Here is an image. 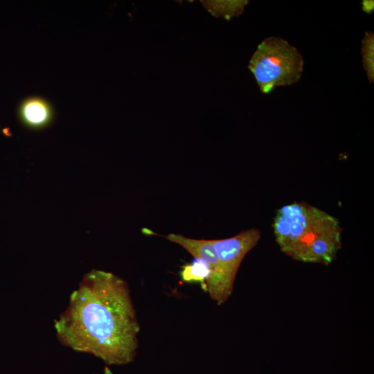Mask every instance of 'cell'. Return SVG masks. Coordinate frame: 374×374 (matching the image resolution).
I'll list each match as a JSON object with an SVG mask.
<instances>
[{"label":"cell","instance_id":"cell-1","mask_svg":"<svg viewBox=\"0 0 374 374\" xmlns=\"http://www.w3.org/2000/svg\"><path fill=\"white\" fill-rule=\"evenodd\" d=\"M55 328L64 346L108 365L126 364L136 357L140 326L130 291L125 280L111 272L86 274Z\"/></svg>","mask_w":374,"mask_h":374},{"label":"cell","instance_id":"cell-2","mask_svg":"<svg viewBox=\"0 0 374 374\" xmlns=\"http://www.w3.org/2000/svg\"><path fill=\"white\" fill-rule=\"evenodd\" d=\"M272 228L282 252L298 261L328 265L341 247L338 219L305 202L278 209Z\"/></svg>","mask_w":374,"mask_h":374},{"label":"cell","instance_id":"cell-3","mask_svg":"<svg viewBox=\"0 0 374 374\" xmlns=\"http://www.w3.org/2000/svg\"><path fill=\"white\" fill-rule=\"evenodd\" d=\"M301 53L287 41L278 37L265 38L257 47L248 66L262 93L297 82L303 71Z\"/></svg>","mask_w":374,"mask_h":374},{"label":"cell","instance_id":"cell-4","mask_svg":"<svg viewBox=\"0 0 374 374\" xmlns=\"http://www.w3.org/2000/svg\"><path fill=\"white\" fill-rule=\"evenodd\" d=\"M188 251L195 258L205 261L211 270V276L206 283V292L217 305L223 304L231 296L233 285L227 280L213 248L212 240H197L180 234L170 233L165 236Z\"/></svg>","mask_w":374,"mask_h":374},{"label":"cell","instance_id":"cell-5","mask_svg":"<svg viewBox=\"0 0 374 374\" xmlns=\"http://www.w3.org/2000/svg\"><path fill=\"white\" fill-rule=\"evenodd\" d=\"M260 238V231L250 229L231 238L212 240L213 248L222 269L230 283L233 285L239 267L246 254Z\"/></svg>","mask_w":374,"mask_h":374},{"label":"cell","instance_id":"cell-6","mask_svg":"<svg viewBox=\"0 0 374 374\" xmlns=\"http://www.w3.org/2000/svg\"><path fill=\"white\" fill-rule=\"evenodd\" d=\"M19 117L26 126L39 130L52 122L53 112L51 105L44 98L30 97L21 104Z\"/></svg>","mask_w":374,"mask_h":374},{"label":"cell","instance_id":"cell-7","mask_svg":"<svg viewBox=\"0 0 374 374\" xmlns=\"http://www.w3.org/2000/svg\"><path fill=\"white\" fill-rule=\"evenodd\" d=\"M180 275L184 282H199L203 290L206 292V283L211 276V270L203 260L195 258L192 263L183 265Z\"/></svg>","mask_w":374,"mask_h":374},{"label":"cell","instance_id":"cell-8","mask_svg":"<svg viewBox=\"0 0 374 374\" xmlns=\"http://www.w3.org/2000/svg\"><path fill=\"white\" fill-rule=\"evenodd\" d=\"M362 55L364 69L369 82H374V33L366 31L362 40Z\"/></svg>","mask_w":374,"mask_h":374},{"label":"cell","instance_id":"cell-9","mask_svg":"<svg viewBox=\"0 0 374 374\" xmlns=\"http://www.w3.org/2000/svg\"><path fill=\"white\" fill-rule=\"evenodd\" d=\"M247 3V1H215L211 3L213 6H210V8H213V15L229 19L239 15Z\"/></svg>","mask_w":374,"mask_h":374},{"label":"cell","instance_id":"cell-10","mask_svg":"<svg viewBox=\"0 0 374 374\" xmlns=\"http://www.w3.org/2000/svg\"><path fill=\"white\" fill-rule=\"evenodd\" d=\"M362 8L364 12L371 14L374 10V1L373 0L362 1Z\"/></svg>","mask_w":374,"mask_h":374}]
</instances>
